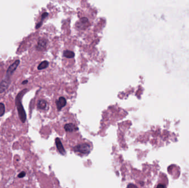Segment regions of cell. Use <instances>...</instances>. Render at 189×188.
<instances>
[{"instance_id":"6da1fadb","label":"cell","mask_w":189,"mask_h":188,"mask_svg":"<svg viewBox=\"0 0 189 188\" xmlns=\"http://www.w3.org/2000/svg\"><path fill=\"white\" fill-rule=\"evenodd\" d=\"M19 60H17L8 67L4 78L0 83V94L5 92L8 88L11 81V78L12 77V75H13L15 70L17 69V68L19 66Z\"/></svg>"},{"instance_id":"7a4b0ae2","label":"cell","mask_w":189,"mask_h":188,"mask_svg":"<svg viewBox=\"0 0 189 188\" xmlns=\"http://www.w3.org/2000/svg\"><path fill=\"white\" fill-rule=\"evenodd\" d=\"M28 90L27 88H25L20 91L18 94L17 95L15 100L16 105L17 107V109L18 110V116L20 119V120L22 123H24L26 122L27 119V115L23 106L22 103V98H23V95L28 92Z\"/></svg>"},{"instance_id":"3957f363","label":"cell","mask_w":189,"mask_h":188,"mask_svg":"<svg viewBox=\"0 0 189 188\" xmlns=\"http://www.w3.org/2000/svg\"><path fill=\"white\" fill-rule=\"evenodd\" d=\"M74 151L82 155H88L91 151V147L88 144H79L74 147Z\"/></svg>"},{"instance_id":"277c9868","label":"cell","mask_w":189,"mask_h":188,"mask_svg":"<svg viewBox=\"0 0 189 188\" xmlns=\"http://www.w3.org/2000/svg\"><path fill=\"white\" fill-rule=\"evenodd\" d=\"M55 145H56L57 149L59 151V152L62 155H65L66 151L65 150V149L64 148V146L63 145V144L62 141H61L60 139L59 138H57L55 139Z\"/></svg>"},{"instance_id":"5b68a950","label":"cell","mask_w":189,"mask_h":188,"mask_svg":"<svg viewBox=\"0 0 189 188\" xmlns=\"http://www.w3.org/2000/svg\"><path fill=\"white\" fill-rule=\"evenodd\" d=\"M66 104V100L63 96H61L56 101V105L58 110H60Z\"/></svg>"},{"instance_id":"8992f818","label":"cell","mask_w":189,"mask_h":188,"mask_svg":"<svg viewBox=\"0 0 189 188\" xmlns=\"http://www.w3.org/2000/svg\"><path fill=\"white\" fill-rule=\"evenodd\" d=\"M64 129L66 132L72 133L75 131L78 130V128H77L76 125L73 123H69L66 124L64 126Z\"/></svg>"},{"instance_id":"52a82bcc","label":"cell","mask_w":189,"mask_h":188,"mask_svg":"<svg viewBox=\"0 0 189 188\" xmlns=\"http://www.w3.org/2000/svg\"><path fill=\"white\" fill-rule=\"evenodd\" d=\"M47 41L46 39H41L38 41L36 48L38 50H43L45 49L47 47Z\"/></svg>"},{"instance_id":"ba28073f","label":"cell","mask_w":189,"mask_h":188,"mask_svg":"<svg viewBox=\"0 0 189 188\" xmlns=\"http://www.w3.org/2000/svg\"><path fill=\"white\" fill-rule=\"evenodd\" d=\"M47 106V103L44 99H40L38 100L37 103V107L38 109L44 110L45 109Z\"/></svg>"},{"instance_id":"9c48e42d","label":"cell","mask_w":189,"mask_h":188,"mask_svg":"<svg viewBox=\"0 0 189 188\" xmlns=\"http://www.w3.org/2000/svg\"><path fill=\"white\" fill-rule=\"evenodd\" d=\"M64 57L67 58H73L74 56H75V54L74 53V52H73L72 51H70V50H65L64 51V54H63Z\"/></svg>"},{"instance_id":"30bf717a","label":"cell","mask_w":189,"mask_h":188,"mask_svg":"<svg viewBox=\"0 0 189 188\" xmlns=\"http://www.w3.org/2000/svg\"><path fill=\"white\" fill-rule=\"evenodd\" d=\"M48 66H49V62L47 61H44L38 65V70H42L43 69H45V68H46Z\"/></svg>"},{"instance_id":"8fae6325","label":"cell","mask_w":189,"mask_h":188,"mask_svg":"<svg viewBox=\"0 0 189 188\" xmlns=\"http://www.w3.org/2000/svg\"><path fill=\"white\" fill-rule=\"evenodd\" d=\"M48 16V13L47 12H45V13H44L42 14L41 21L39 23H38V24H37V26H36V29H38V28L41 27V26L42 24L43 20L44 18H46V17H47Z\"/></svg>"},{"instance_id":"7c38bea8","label":"cell","mask_w":189,"mask_h":188,"mask_svg":"<svg viewBox=\"0 0 189 188\" xmlns=\"http://www.w3.org/2000/svg\"><path fill=\"white\" fill-rule=\"evenodd\" d=\"M5 112V106L2 103H0V117L2 116Z\"/></svg>"},{"instance_id":"4fadbf2b","label":"cell","mask_w":189,"mask_h":188,"mask_svg":"<svg viewBox=\"0 0 189 188\" xmlns=\"http://www.w3.org/2000/svg\"><path fill=\"white\" fill-rule=\"evenodd\" d=\"M25 176H26V173L24 172H22L18 174V177L19 178H22L24 177Z\"/></svg>"},{"instance_id":"5bb4252c","label":"cell","mask_w":189,"mask_h":188,"mask_svg":"<svg viewBox=\"0 0 189 188\" xmlns=\"http://www.w3.org/2000/svg\"><path fill=\"white\" fill-rule=\"evenodd\" d=\"M127 188H138V187L133 184H129L127 186Z\"/></svg>"},{"instance_id":"9a60e30c","label":"cell","mask_w":189,"mask_h":188,"mask_svg":"<svg viewBox=\"0 0 189 188\" xmlns=\"http://www.w3.org/2000/svg\"><path fill=\"white\" fill-rule=\"evenodd\" d=\"M158 188H165V186L163 185L159 184V185L158 186Z\"/></svg>"},{"instance_id":"2e32d148","label":"cell","mask_w":189,"mask_h":188,"mask_svg":"<svg viewBox=\"0 0 189 188\" xmlns=\"http://www.w3.org/2000/svg\"><path fill=\"white\" fill-rule=\"evenodd\" d=\"M28 81L27 80H25V81H24L23 82H22V84H26V83H28Z\"/></svg>"}]
</instances>
